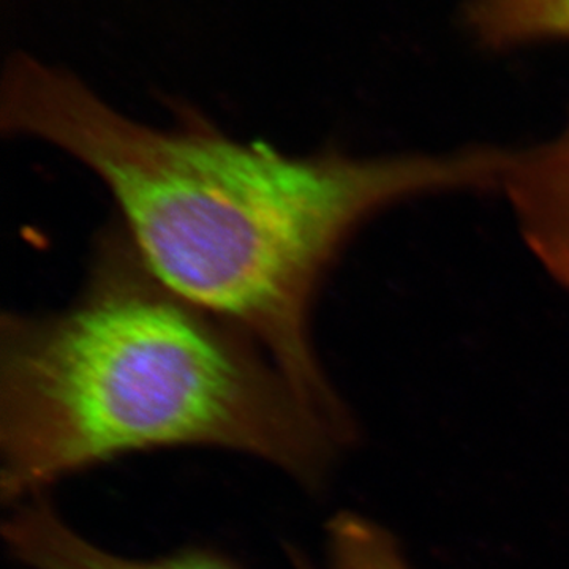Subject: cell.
Returning <instances> with one entry per match:
<instances>
[{"label":"cell","mask_w":569,"mask_h":569,"mask_svg":"<svg viewBox=\"0 0 569 569\" xmlns=\"http://www.w3.org/2000/svg\"><path fill=\"white\" fill-rule=\"evenodd\" d=\"M2 537L20 569H246L206 548L176 550L152 559L111 552L74 530L47 496L10 508Z\"/></svg>","instance_id":"cell-4"},{"label":"cell","mask_w":569,"mask_h":569,"mask_svg":"<svg viewBox=\"0 0 569 569\" xmlns=\"http://www.w3.org/2000/svg\"><path fill=\"white\" fill-rule=\"evenodd\" d=\"M470 26L490 47L569 40V0H473Z\"/></svg>","instance_id":"cell-5"},{"label":"cell","mask_w":569,"mask_h":569,"mask_svg":"<svg viewBox=\"0 0 569 569\" xmlns=\"http://www.w3.org/2000/svg\"><path fill=\"white\" fill-rule=\"evenodd\" d=\"M171 448L249 456L307 490L350 449L260 343L164 287L116 222L73 302L0 318V498L10 509Z\"/></svg>","instance_id":"cell-2"},{"label":"cell","mask_w":569,"mask_h":569,"mask_svg":"<svg viewBox=\"0 0 569 569\" xmlns=\"http://www.w3.org/2000/svg\"><path fill=\"white\" fill-rule=\"evenodd\" d=\"M0 129L73 157L110 192L142 263L186 301L252 337L337 436L358 427L313 347L318 290L378 213L425 194L496 189L500 153L291 156L192 111L134 121L80 78L28 54L3 73Z\"/></svg>","instance_id":"cell-1"},{"label":"cell","mask_w":569,"mask_h":569,"mask_svg":"<svg viewBox=\"0 0 569 569\" xmlns=\"http://www.w3.org/2000/svg\"><path fill=\"white\" fill-rule=\"evenodd\" d=\"M329 569H413L396 538L356 512H339L326 527ZM293 569H316L302 552L288 548Z\"/></svg>","instance_id":"cell-6"},{"label":"cell","mask_w":569,"mask_h":569,"mask_svg":"<svg viewBox=\"0 0 569 569\" xmlns=\"http://www.w3.org/2000/svg\"><path fill=\"white\" fill-rule=\"evenodd\" d=\"M498 190L531 254L569 290V121L552 140L507 151Z\"/></svg>","instance_id":"cell-3"}]
</instances>
